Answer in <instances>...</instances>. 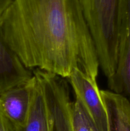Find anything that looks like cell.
Wrapping results in <instances>:
<instances>
[{
	"mask_svg": "<svg viewBox=\"0 0 130 131\" xmlns=\"http://www.w3.org/2000/svg\"><path fill=\"white\" fill-rule=\"evenodd\" d=\"M77 99L98 131H108V117L96 79L75 69L68 79Z\"/></svg>",
	"mask_w": 130,
	"mask_h": 131,
	"instance_id": "obj_4",
	"label": "cell"
},
{
	"mask_svg": "<svg viewBox=\"0 0 130 131\" xmlns=\"http://www.w3.org/2000/svg\"><path fill=\"white\" fill-rule=\"evenodd\" d=\"M33 76V72L8 44L0 30V95Z\"/></svg>",
	"mask_w": 130,
	"mask_h": 131,
	"instance_id": "obj_7",
	"label": "cell"
},
{
	"mask_svg": "<svg viewBox=\"0 0 130 131\" xmlns=\"http://www.w3.org/2000/svg\"><path fill=\"white\" fill-rule=\"evenodd\" d=\"M92 123H93V122H92ZM92 131H98V130H96V129L95 127L94 126L93 124V127H92Z\"/></svg>",
	"mask_w": 130,
	"mask_h": 131,
	"instance_id": "obj_13",
	"label": "cell"
},
{
	"mask_svg": "<svg viewBox=\"0 0 130 131\" xmlns=\"http://www.w3.org/2000/svg\"><path fill=\"white\" fill-rule=\"evenodd\" d=\"M109 90L130 102V0H124L115 72L108 80Z\"/></svg>",
	"mask_w": 130,
	"mask_h": 131,
	"instance_id": "obj_5",
	"label": "cell"
},
{
	"mask_svg": "<svg viewBox=\"0 0 130 131\" xmlns=\"http://www.w3.org/2000/svg\"><path fill=\"white\" fill-rule=\"evenodd\" d=\"M0 30L30 70L68 79L79 69L97 79L98 54L79 0H14Z\"/></svg>",
	"mask_w": 130,
	"mask_h": 131,
	"instance_id": "obj_1",
	"label": "cell"
},
{
	"mask_svg": "<svg viewBox=\"0 0 130 131\" xmlns=\"http://www.w3.org/2000/svg\"><path fill=\"white\" fill-rule=\"evenodd\" d=\"M0 131H19L18 128L6 115L3 113L0 108Z\"/></svg>",
	"mask_w": 130,
	"mask_h": 131,
	"instance_id": "obj_11",
	"label": "cell"
},
{
	"mask_svg": "<svg viewBox=\"0 0 130 131\" xmlns=\"http://www.w3.org/2000/svg\"><path fill=\"white\" fill-rule=\"evenodd\" d=\"M42 84L50 131H73L70 89L64 78L35 69Z\"/></svg>",
	"mask_w": 130,
	"mask_h": 131,
	"instance_id": "obj_3",
	"label": "cell"
},
{
	"mask_svg": "<svg viewBox=\"0 0 130 131\" xmlns=\"http://www.w3.org/2000/svg\"><path fill=\"white\" fill-rule=\"evenodd\" d=\"M36 78L16 86L0 95V108L17 127L25 124L31 105Z\"/></svg>",
	"mask_w": 130,
	"mask_h": 131,
	"instance_id": "obj_6",
	"label": "cell"
},
{
	"mask_svg": "<svg viewBox=\"0 0 130 131\" xmlns=\"http://www.w3.org/2000/svg\"><path fill=\"white\" fill-rule=\"evenodd\" d=\"M101 96L108 117V131H130V102L126 97L110 90Z\"/></svg>",
	"mask_w": 130,
	"mask_h": 131,
	"instance_id": "obj_8",
	"label": "cell"
},
{
	"mask_svg": "<svg viewBox=\"0 0 130 131\" xmlns=\"http://www.w3.org/2000/svg\"><path fill=\"white\" fill-rule=\"evenodd\" d=\"M73 131H92L93 123L77 99L71 103Z\"/></svg>",
	"mask_w": 130,
	"mask_h": 131,
	"instance_id": "obj_10",
	"label": "cell"
},
{
	"mask_svg": "<svg viewBox=\"0 0 130 131\" xmlns=\"http://www.w3.org/2000/svg\"><path fill=\"white\" fill-rule=\"evenodd\" d=\"M103 74L110 79L118 58L124 0H79Z\"/></svg>",
	"mask_w": 130,
	"mask_h": 131,
	"instance_id": "obj_2",
	"label": "cell"
},
{
	"mask_svg": "<svg viewBox=\"0 0 130 131\" xmlns=\"http://www.w3.org/2000/svg\"><path fill=\"white\" fill-rule=\"evenodd\" d=\"M34 74V73H33ZM33 92L31 105L25 124L17 127L19 131H50L47 107L42 84L38 77Z\"/></svg>",
	"mask_w": 130,
	"mask_h": 131,
	"instance_id": "obj_9",
	"label": "cell"
},
{
	"mask_svg": "<svg viewBox=\"0 0 130 131\" xmlns=\"http://www.w3.org/2000/svg\"><path fill=\"white\" fill-rule=\"evenodd\" d=\"M14 0H0V18L5 12Z\"/></svg>",
	"mask_w": 130,
	"mask_h": 131,
	"instance_id": "obj_12",
	"label": "cell"
}]
</instances>
